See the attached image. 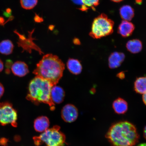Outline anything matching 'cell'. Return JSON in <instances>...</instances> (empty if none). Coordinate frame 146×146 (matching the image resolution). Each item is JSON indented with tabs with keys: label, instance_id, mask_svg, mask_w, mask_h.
I'll list each match as a JSON object with an SVG mask.
<instances>
[{
	"label": "cell",
	"instance_id": "cell-1",
	"mask_svg": "<svg viewBox=\"0 0 146 146\" xmlns=\"http://www.w3.org/2000/svg\"><path fill=\"white\" fill-rule=\"evenodd\" d=\"M106 137L112 146H134L139 138L135 126L127 121L113 124L110 127Z\"/></svg>",
	"mask_w": 146,
	"mask_h": 146
},
{
	"label": "cell",
	"instance_id": "cell-2",
	"mask_svg": "<svg viewBox=\"0 0 146 146\" xmlns=\"http://www.w3.org/2000/svg\"><path fill=\"white\" fill-rule=\"evenodd\" d=\"M64 69V64L58 56L48 54L44 56L36 65L33 74L47 80L54 86L62 76Z\"/></svg>",
	"mask_w": 146,
	"mask_h": 146
},
{
	"label": "cell",
	"instance_id": "cell-3",
	"mask_svg": "<svg viewBox=\"0 0 146 146\" xmlns=\"http://www.w3.org/2000/svg\"><path fill=\"white\" fill-rule=\"evenodd\" d=\"M53 86L47 80L36 76L29 84L27 99L35 105L40 103L47 104L50 106L52 110H54L55 105L50 96L51 90Z\"/></svg>",
	"mask_w": 146,
	"mask_h": 146
},
{
	"label": "cell",
	"instance_id": "cell-4",
	"mask_svg": "<svg viewBox=\"0 0 146 146\" xmlns=\"http://www.w3.org/2000/svg\"><path fill=\"white\" fill-rule=\"evenodd\" d=\"M60 127L54 126L48 129L40 136L33 138L34 143L39 146L45 143L46 146H63L65 141V136L60 130Z\"/></svg>",
	"mask_w": 146,
	"mask_h": 146
},
{
	"label": "cell",
	"instance_id": "cell-5",
	"mask_svg": "<svg viewBox=\"0 0 146 146\" xmlns=\"http://www.w3.org/2000/svg\"><path fill=\"white\" fill-rule=\"evenodd\" d=\"M114 25V21L106 14H100L93 21L90 35L98 39L110 35L113 32Z\"/></svg>",
	"mask_w": 146,
	"mask_h": 146
},
{
	"label": "cell",
	"instance_id": "cell-6",
	"mask_svg": "<svg viewBox=\"0 0 146 146\" xmlns=\"http://www.w3.org/2000/svg\"><path fill=\"white\" fill-rule=\"evenodd\" d=\"M17 111L11 104L8 102H0V123L4 126L11 124L13 127H17Z\"/></svg>",
	"mask_w": 146,
	"mask_h": 146
},
{
	"label": "cell",
	"instance_id": "cell-7",
	"mask_svg": "<svg viewBox=\"0 0 146 146\" xmlns=\"http://www.w3.org/2000/svg\"><path fill=\"white\" fill-rule=\"evenodd\" d=\"M78 116V110L74 106L67 104L63 107L61 111V116L65 122L70 123L75 121Z\"/></svg>",
	"mask_w": 146,
	"mask_h": 146
},
{
	"label": "cell",
	"instance_id": "cell-8",
	"mask_svg": "<svg viewBox=\"0 0 146 146\" xmlns=\"http://www.w3.org/2000/svg\"><path fill=\"white\" fill-rule=\"evenodd\" d=\"M125 56L123 53L114 52L110 56L108 59L109 66L111 69L119 67L125 59Z\"/></svg>",
	"mask_w": 146,
	"mask_h": 146
},
{
	"label": "cell",
	"instance_id": "cell-9",
	"mask_svg": "<svg viewBox=\"0 0 146 146\" xmlns=\"http://www.w3.org/2000/svg\"><path fill=\"white\" fill-rule=\"evenodd\" d=\"M11 68L15 75L19 77L25 76L29 72L28 66L22 61L16 62L12 65Z\"/></svg>",
	"mask_w": 146,
	"mask_h": 146
},
{
	"label": "cell",
	"instance_id": "cell-10",
	"mask_svg": "<svg viewBox=\"0 0 146 146\" xmlns=\"http://www.w3.org/2000/svg\"><path fill=\"white\" fill-rule=\"evenodd\" d=\"M135 28L133 23L129 21H123L118 27V32L123 37L126 38L132 34Z\"/></svg>",
	"mask_w": 146,
	"mask_h": 146
},
{
	"label": "cell",
	"instance_id": "cell-11",
	"mask_svg": "<svg viewBox=\"0 0 146 146\" xmlns=\"http://www.w3.org/2000/svg\"><path fill=\"white\" fill-rule=\"evenodd\" d=\"M65 93L61 87L54 85L50 92L51 99L54 103L59 104L62 102L64 98Z\"/></svg>",
	"mask_w": 146,
	"mask_h": 146
},
{
	"label": "cell",
	"instance_id": "cell-12",
	"mask_svg": "<svg viewBox=\"0 0 146 146\" xmlns=\"http://www.w3.org/2000/svg\"><path fill=\"white\" fill-rule=\"evenodd\" d=\"M50 121L46 116H42L36 118L34 122L35 130L39 132H43L48 129Z\"/></svg>",
	"mask_w": 146,
	"mask_h": 146
},
{
	"label": "cell",
	"instance_id": "cell-13",
	"mask_svg": "<svg viewBox=\"0 0 146 146\" xmlns=\"http://www.w3.org/2000/svg\"><path fill=\"white\" fill-rule=\"evenodd\" d=\"M112 107L115 112L118 114H123L128 110V104L125 100L121 98H118L113 102Z\"/></svg>",
	"mask_w": 146,
	"mask_h": 146
},
{
	"label": "cell",
	"instance_id": "cell-14",
	"mask_svg": "<svg viewBox=\"0 0 146 146\" xmlns=\"http://www.w3.org/2000/svg\"><path fill=\"white\" fill-rule=\"evenodd\" d=\"M120 17L124 21H129L134 16V11L132 7L129 5H124L119 9Z\"/></svg>",
	"mask_w": 146,
	"mask_h": 146
},
{
	"label": "cell",
	"instance_id": "cell-15",
	"mask_svg": "<svg viewBox=\"0 0 146 146\" xmlns=\"http://www.w3.org/2000/svg\"><path fill=\"white\" fill-rule=\"evenodd\" d=\"M127 50L132 54H137L141 52L142 48L141 41L137 39L130 40L126 44Z\"/></svg>",
	"mask_w": 146,
	"mask_h": 146
},
{
	"label": "cell",
	"instance_id": "cell-16",
	"mask_svg": "<svg viewBox=\"0 0 146 146\" xmlns=\"http://www.w3.org/2000/svg\"><path fill=\"white\" fill-rule=\"evenodd\" d=\"M67 68L72 74L77 75L82 72V67L81 63L76 59H70L67 63Z\"/></svg>",
	"mask_w": 146,
	"mask_h": 146
},
{
	"label": "cell",
	"instance_id": "cell-17",
	"mask_svg": "<svg viewBox=\"0 0 146 146\" xmlns=\"http://www.w3.org/2000/svg\"><path fill=\"white\" fill-rule=\"evenodd\" d=\"M14 46L12 42L9 40H5L0 42V53L8 55L13 52Z\"/></svg>",
	"mask_w": 146,
	"mask_h": 146
},
{
	"label": "cell",
	"instance_id": "cell-18",
	"mask_svg": "<svg viewBox=\"0 0 146 146\" xmlns=\"http://www.w3.org/2000/svg\"><path fill=\"white\" fill-rule=\"evenodd\" d=\"M134 89L138 94H145L146 92V77L137 78L134 84Z\"/></svg>",
	"mask_w": 146,
	"mask_h": 146
},
{
	"label": "cell",
	"instance_id": "cell-19",
	"mask_svg": "<svg viewBox=\"0 0 146 146\" xmlns=\"http://www.w3.org/2000/svg\"><path fill=\"white\" fill-rule=\"evenodd\" d=\"M20 2L23 8L30 10L35 7L37 4L38 0H20Z\"/></svg>",
	"mask_w": 146,
	"mask_h": 146
},
{
	"label": "cell",
	"instance_id": "cell-20",
	"mask_svg": "<svg viewBox=\"0 0 146 146\" xmlns=\"http://www.w3.org/2000/svg\"><path fill=\"white\" fill-rule=\"evenodd\" d=\"M84 6L87 9L91 8L94 9L95 7L99 5L100 0H82Z\"/></svg>",
	"mask_w": 146,
	"mask_h": 146
},
{
	"label": "cell",
	"instance_id": "cell-21",
	"mask_svg": "<svg viewBox=\"0 0 146 146\" xmlns=\"http://www.w3.org/2000/svg\"><path fill=\"white\" fill-rule=\"evenodd\" d=\"M72 1L74 3H76V4L82 5V9H83L84 10H87V9L85 8L84 6L83 2H82V0H72Z\"/></svg>",
	"mask_w": 146,
	"mask_h": 146
},
{
	"label": "cell",
	"instance_id": "cell-22",
	"mask_svg": "<svg viewBox=\"0 0 146 146\" xmlns=\"http://www.w3.org/2000/svg\"><path fill=\"white\" fill-rule=\"evenodd\" d=\"M5 92L4 87L2 84L0 83V99L3 95Z\"/></svg>",
	"mask_w": 146,
	"mask_h": 146
},
{
	"label": "cell",
	"instance_id": "cell-23",
	"mask_svg": "<svg viewBox=\"0 0 146 146\" xmlns=\"http://www.w3.org/2000/svg\"><path fill=\"white\" fill-rule=\"evenodd\" d=\"M117 76L120 79H123V78H125V74L123 72H121L117 74Z\"/></svg>",
	"mask_w": 146,
	"mask_h": 146
},
{
	"label": "cell",
	"instance_id": "cell-24",
	"mask_svg": "<svg viewBox=\"0 0 146 146\" xmlns=\"http://www.w3.org/2000/svg\"><path fill=\"white\" fill-rule=\"evenodd\" d=\"M4 68V65L2 61L0 59V72H1Z\"/></svg>",
	"mask_w": 146,
	"mask_h": 146
},
{
	"label": "cell",
	"instance_id": "cell-25",
	"mask_svg": "<svg viewBox=\"0 0 146 146\" xmlns=\"http://www.w3.org/2000/svg\"><path fill=\"white\" fill-rule=\"evenodd\" d=\"M142 100L146 106V92L143 94L142 96Z\"/></svg>",
	"mask_w": 146,
	"mask_h": 146
},
{
	"label": "cell",
	"instance_id": "cell-26",
	"mask_svg": "<svg viewBox=\"0 0 146 146\" xmlns=\"http://www.w3.org/2000/svg\"><path fill=\"white\" fill-rule=\"evenodd\" d=\"M5 21L4 18L2 17H0V25H3L4 24Z\"/></svg>",
	"mask_w": 146,
	"mask_h": 146
},
{
	"label": "cell",
	"instance_id": "cell-27",
	"mask_svg": "<svg viewBox=\"0 0 146 146\" xmlns=\"http://www.w3.org/2000/svg\"><path fill=\"white\" fill-rule=\"evenodd\" d=\"M143 136L144 138H145L146 140V125L145 127H144L143 129Z\"/></svg>",
	"mask_w": 146,
	"mask_h": 146
},
{
	"label": "cell",
	"instance_id": "cell-28",
	"mask_svg": "<svg viewBox=\"0 0 146 146\" xmlns=\"http://www.w3.org/2000/svg\"><path fill=\"white\" fill-rule=\"evenodd\" d=\"M113 1L115 3H119L123 1V0H111Z\"/></svg>",
	"mask_w": 146,
	"mask_h": 146
},
{
	"label": "cell",
	"instance_id": "cell-29",
	"mask_svg": "<svg viewBox=\"0 0 146 146\" xmlns=\"http://www.w3.org/2000/svg\"><path fill=\"white\" fill-rule=\"evenodd\" d=\"M137 146H146V143H142L140 144H139Z\"/></svg>",
	"mask_w": 146,
	"mask_h": 146
},
{
	"label": "cell",
	"instance_id": "cell-30",
	"mask_svg": "<svg viewBox=\"0 0 146 146\" xmlns=\"http://www.w3.org/2000/svg\"><path fill=\"white\" fill-rule=\"evenodd\" d=\"M137 3H140L141 2V0H136Z\"/></svg>",
	"mask_w": 146,
	"mask_h": 146
}]
</instances>
